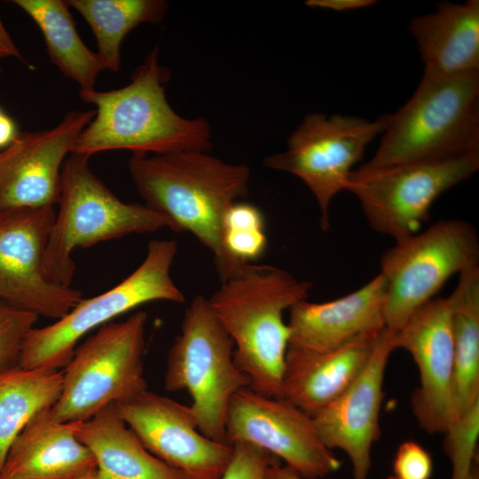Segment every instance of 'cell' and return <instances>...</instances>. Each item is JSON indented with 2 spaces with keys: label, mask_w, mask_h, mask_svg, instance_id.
Returning <instances> with one entry per match:
<instances>
[{
  "label": "cell",
  "mask_w": 479,
  "mask_h": 479,
  "mask_svg": "<svg viewBox=\"0 0 479 479\" xmlns=\"http://www.w3.org/2000/svg\"><path fill=\"white\" fill-rule=\"evenodd\" d=\"M265 479H305L296 471L287 466H281L280 462L270 465L265 473Z\"/></svg>",
  "instance_id": "e575fe53"
},
{
  "label": "cell",
  "mask_w": 479,
  "mask_h": 479,
  "mask_svg": "<svg viewBox=\"0 0 479 479\" xmlns=\"http://www.w3.org/2000/svg\"><path fill=\"white\" fill-rule=\"evenodd\" d=\"M393 472L399 479H429L433 473L432 457L421 444L405 441L396 452Z\"/></svg>",
  "instance_id": "4dcf8cb0"
},
{
  "label": "cell",
  "mask_w": 479,
  "mask_h": 479,
  "mask_svg": "<svg viewBox=\"0 0 479 479\" xmlns=\"http://www.w3.org/2000/svg\"><path fill=\"white\" fill-rule=\"evenodd\" d=\"M90 27L98 54L114 73L121 67V44L124 37L141 23H160L168 10L164 0H68Z\"/></svg>",
  "instance_id": "484cf974"
},
{
  "label": "cell",
  "mask_w": 479,
  "mask_h": 479,
  "mask_svg": "<svg viewBox=\"0 0 479 479\" xmlns=\"http://www.w3.org/2000/svg\"><path fill=\"white\" fill-rule=\"evenodd\" d=\"M226 444H255L305 479H318L342 465L322 442L312 417L284 398L268 397L249 388L232 397L225 421Z\"/></svg>",
  "instance_id": "7c38bea8"
},
{
  "label": "cell",
  "mask_w": 479,
  "mask_h": 479,
  "mask_svg": "<svg viewBox=\"0 0 479 479\" xmlns=\"http://www.w3.org/2000/svg\"><path fill=\"white\" fill-rule=\"evenodd\" d=\"M75 433L95 458L94 479H187L147 451L114 403L76 422Z\"/></svg>",
  "instance_id": "7402d4cb"
},
{
  "label": "cell",
  "mask_w": 479,
  "mask_h": 479,
  "mask_svg": "<svg viewBox=\"0 0 479 479\" xmlns=\"http://www.w3.org/2000/svg\"><path fill=\"white\" fill-rule=\"evenodd\" d=\"M90 156L70 153L61 169L59 211L49 236L43 275L70 287L75 271L72 253L133 233H152L166 221L145 204L121 200L93 173Z\"/></svg>",
  "instance_id": "5b68a950"
},
{
  "label": "cell",
  "mask_w": 479,
  "mask_h": 479,
  "mask_svg": "<svg viewBox=\"0 0 479 479\" xmlns=\"http://www.w3.org/2000/svg\"><path fill=\"white\" fill-rule=\"evenodd\" d=\"M444 435V450L452 465L451 479H467L475 464L479 402L454 419Z\"/></svg>",
  "instance_id": "83f0119b"
},
{
  "label": "cell",
  "mask_w": 479,
  "mask_h": 479,
  "mask_svg": "<svg viewBox=\"0 0 479 479\" xmlns=\"http://www.w3.org/2000/svg\"><path fill=\"white\" fill-rule=\"evenodd\" d=\"M389 115L375 121L360 117L310 113L288 137L287 149L267 156L263 165L299 177L314 195L320 226L330 228L333 199L346 191L352 167L367 145L388 126Z\"/></svg>",
  "instance_id": "8fae6325"
},
{
  "label": "cell",
  "mask_w": 479,
  "mask_h": 479,
  "mask_svg": "<svg viewBox=\"0 0 479 479\" xmlns=\"http://www.w3.org/2000/svg\"><path fill=\"white\" fill-rule=\"evenodd\" d=\"M94 115L95 110H71L55 127L18 132L0 150V213L58 203L63 163Z\"/></svg>",
  "instance_id": "9a60e30c"
},
{
  "label": "cell",
  "mask_w": 479,
  "mask_h": 479,
  "mask_svg": "<svg viewBox=\"0 0 479 479\" xmlns=\"http://www.w3.org/2000/svg\"><path fill=\"white\" fill-rule=\"evenodd\" d=\"M467 479H479V472L476 464L472 467Z\"/></svg>",
  "instance_id": "d590c367"
},
{
  "label": "cell",
  "mask_w": 479,
  "mask_h": 479,
  "mask_svg": "<svg viewBox=\"0 0 479 479\" xmlns=\"http://www.w3.org/2000/svg\"><path fill=\"white\" fill-rule=\"evenodd\" d=\"M63 370L16 366L0 373V473L7 452L24 427L60 397Z\"/></svg>",
  "instance_id": "d4e9b609"
},
{
  "label": "cell",
  "mask_w": 479,
  "mask_h": 479,
  "mask_svg": "<svg viewBox=\"0 0 479 479\" xmlns=\"http://www.w3.org/2000/svg\"><path fill=\"white\" fill-rule=\"evenodd\" d=\"M41 30L51 62L81 90H94L105 67L79 36L67 1L14 0Z\"/></svg>",
  "instance_id": "cb8c5ba5"
},
{
  "label": "cell",
  "mask_w": 479,
  "mask_h": 479,
  "mask_svg": "<svg viewBox=\"0 0 479 479\" xmlns=\"http://www.w3.org/2000/svg\"><path fill=\"white\" fill-rule=\"evenodd\" d=\"M18 132L12 119L3 114L0 116V149L8 146Z\"/></svg>",
  "instance_id": "836d02e7"
},
{
  "label": "cell",
  "mask_w": 479,
  "mask_h": 479,
  "mask_svg": "<svg viewBox=\"0 0 479 479\" xmlns=\"http://www.w3.org/2000/svg\"><path fill=\"white\" fill-rule=\"evenodd\" d=\"M450 295L453 335L452 421L479 402V268L459 274L457 287Z\"/></svg>",
  "instance_id": "603a6c76"
},
{
  "label": "cell",
  "mask_w": 479,
  "mask_h": 479,
  "mask_svg": "<svg viewBox=\"0 0 479 479\" xmlns=\"http://www.w3.org/2000/svg\"><path fill=\"white\" fill-rule=\"evenodd\" d=\"M417 43L424 74L455 77L479 74V1L442 2L408 27Z\"/></svg>",
  "instance_id": "44dd1931"
},
{
  "label": "cell",
  "mask_w": 479,
  "mask_h": 479,
  "mask_svg": "<svg viewBox=\"0 0 479 479\" xmlns=\"http://www.w3.org/2000/svg\"><path fill=\"white\" fill-rule=\"evenodd\" d=\"M231 460L220 479H265L267 467L279 462L273 454L247 442L232 444Z\"/></svg>",
  "instance_id": "f546056e"
},
{
  "label": "cell",
  "mask_w": 479,
  "mask_h": 479,
  "mask_svg": "<svg viewBox=\"0 0 479 479\" xmlns=\"http://www.w3.org/2000/svg\"><path fill=\"white\" fill-rule=\"evenodd\" d=\"M132 181L145 205L160 215L167 227L192 234L214 256L221 282L244 264L224 245V225L230 208L249 192L247 164L224 161L204 151L164 154L133 153Z\"/></svg>",
  "instance_id": "6da1fadb"
},
{
  "label": "cell",
  "mask_w": 479,
  "mask_h": 479,
  "mask_svg": "<svg viewBox=\"0 0 479 479\" xmlns=\"http://www.w3.org/2000/svg\"><path fill=\"white\" fill-rule=\"evenodd\" d=\"M37 320L33 313L0 304V373L19 366L25 338Z\"/></svg>",
  "instance_id": "f1b7e54d"
},
{
  "label": "cell",
  "mask_w": 479,
  "mask_h": 479,
  "mask_svg": "<svg viewBox=\"0 0 479 479\" xmlns=\"http://www.w3.org/2000/svg\"><path fill=\"white\" fill-rule=\"evenodd\" d=\"M1 71H2V69H1V66H0V74H1Z\"/></svg>",
  "instance_id": "ab89813d"
},
{
  "label": "cell",
  "mask_w": 479,
  "mask_h": 479,
  "mask_svg": "<svg viewBox=\"0 0 479 479\" xmlns=\"http://www.w3.org/2000/svg\"><path fill=\"white\" fill-rule=\"evenodd\" d=\"M479 169V152L381 169L360 167L346 191L359 201L369 225L395 241L420 231L434 201Z\"/></svg>",
  "instance_id": "30bf717a"
},
{
  "label": "cell",
  "mask_w": 479,
  "mask_h": 479,
  "mask_svg": "<svg viewBox=\"0 0 479 479\" xmlns=\"http://www.w3.org/2000/svg\"><path fill=\"white\" fill-rule=\"evenodd\" d=\"M312 284L266 264L246 263L208 298L211 310L233 342L236 365L249 389L282 398L289 345L284 312L307 298Z\"/></svg>",
  "instance_id": "7a4b0ae2"
},
{
  "label": "cell",
  "mask_w": 479,
  "mask_h": 479,
  "mask_svg": "<svg viewBox=\"0 0 479 479\" xmlns=\"http://www.w3.org/2000/svg\"><path fill=\"white\" fill-rule=\"evenodd\" d=\"M169 77V70L159 64L155 47L124 87L107 91L80 90V98L96 109L72 153L91 157L122 149L141 154L210 152L209 122L204 117L185 118L174 111L165 94Z\"/></svg>",
  "instance_id": "3957f363"
},
{
  "label": "cell",
  "mask_w": 479,
  "mask_h": 479,
  "mask_svg": "<svg viewBox=\"0 0 479 479\" xmlns=\"http://www.w3.org/2000/svg\"><path fill=\"white\" fill-rule=\"evenodd\" d=\"M75 423L57 420L51 408L37 412L12 444L0 479H78L96 470Z\"/></svg>",
  "instance_id": "d6986e66"
},
{
  "label": "cell",
  "mask_w": 479,
  "mask_h": 479,
  "mask_svg": "<svg viewBox=\"0 0 479 479\" xmlns=\"http://www.w3.org/2000/svg\"><path fill=\"white\" fill-rule=\"evenodd\" d=\"M395 332L382 329L359 375L334 400L312 417L325 445L342 450L352 465L354 479H366L371 452L379 439V415L383 399L386 366L393 350Z\"/></svg>",
  "instance_id": "e0dca14e"
},
{
  "label": "cell",
  "mask_w": 479,
  "mask_h": 479,
  "mask_svg": "<svg viewBox=\"0 0 479 479\" xmlns=\"http://www.w3.org/2000/svg\"><path fill=\"white\" fill-rule=\"evenodd\" d=\"M177 253L175 240H151L143 262L118 285L82 298L53 324L32 328L23 342L19 366L59 370L71 360L77 342L94 328L150 302H185L184 293L170 275Z\"/></svg>",
  "instance_id": "52a82bcc"
},
{
  "label": "cell",
  "mask_w": 479,
  "mask_h": 479,
  "mask_svg": "<svg viewBox=\"0 0 479 479\" xmlns=\"http://www.w3.org/2000/svg\"><path fill=\"white\" fill-rule=\"evenodd\" d=\"M395 349L406 350L420 373L412 395L419 426L444 434L452 411L453 335L451 295L436 296L417 309L394 335Z\"/></svg>",
  "instance_id": "2e32d148"
},
{
  "label": "cell",
  "mask_w": 479,
  "mask_h": 479,
  "mask_svg": "<svg viewBox=\"0 0 479 479\" xmlns=\"http://www.w3.org/2000/svg\"><path fill=\"white\" fill-rule=\"evenodd\" d=\"M386 479H399V478H397V477L395 476V475H389V476H388Z\"/></svg>",
  "instance_id": "74e56055"
},
{
  "label": "cell",
  "mask_w": 479,
  "mask_h": 479,
  "mask_svg": "<svg viewBox=\"0 0 479 479\" xmlns=\"http://www.w3.org/2000/svg\"><path fill=\"white\" fill-rule=\"evenodd\" d=\"M373 157L361 167L381 169L479 152V74H423L411 98L389 115Z\"/></svg>",
  "instance_id": "277c9868"
},
{
  "label": "cell",
  "mask_w": 479,
  "mask_h": 479,
  "mask_svg": "<svg viewBox=\"0 0 479 479\" xmlns=\"http://www.w3.org/2000/svg\"><path fill=\"white\" fill-rule=\"evenodd\" d=\"M4 113L2 112V110L0 109V116L3 114Z\"/></svg>",
  "instance_id": "f35d334b"
},
{
  "label": "cell",
  "mask_w": 479,
  "mask_h": 479,
  "mask_svg": "<svg viewBox=\"0 0 479 479\" xmlns=\"http://www.w3.org/2000/svg\"><path fill=\"white\" fill-rule=\"evenodd\" d=\"M380 332L361 336L327 351L288 347L282 380V398L313 416L341 395L359 375Z\"/></svg>",
  "instance_id": "ffe728a7"
},
{
  "label": "cell",
  "mask_w": 479,
  "mask_h": 479,
  "mask_svg": "<svg viewBox=\"0 0 479 479\" xmlns=\"http://www.w3.org/2000/svg\"><path fill=\"white\" fill-rule=\"evenodd\" d=\"M95 471L96 470H94L93 472L89 473V474H87V475H85L82 477H80L78 479H94Z\"/></svg>",
  "instance_id": "8d00e7d4"
},
{
  "label": "cell",
  "mask_w": 479,
  "mask_h": 479,
  "mask_svg": "<svg viewBox=\"0 0 479 479\" xmlns=\"http://www.w3.org/2000/svg\"><path fill=\"white\" fill-rule=\"evenodd\" d=\"M55 216L53 207L0 213V298L14 309L58 320L82 294L44 278L45 250Z\"/></svg>",
  "instance_id": "4fadbf2b"
},
{
  "label": "cell",
  "mask_w": 479,
  "mask_h": 479,
  "mask_svg": "<svg viewBox=\"0 0 479 479\" xmlns=\"http://www.w3.org/2000/svg\"><path fill=\"white\" fill-rule=\"evenodd\" d=\"M114 404L147 451L187 479L223 475L232 446L202 435L189 405L148 389Z\"/></svg>",
  "instance_id": "5bb4252c"
},
{
  "label": "cell",
  "mask_w": 479,
  "mask_h": 479,
  "mask_svg": "<svg viewBox=\"0 0 479 479\" xmlns=\"http://www.w3.org/2000/svg\"><path fill=\"white\" fill-rule=\"evenodd\" d=\"M146 321L147 314L137 311L124 321L108 322L75 349L51 408L57 420H87L107 404L148 389L143 363Z\"/></svg>",
  "instance_id": "ba28073f"
},
{
  "label": "cell",
  "mask_w": 479,
  "mask_h": 479,
  "mask_svg": "<svg viewBox=\"0 0 479 479\" xmlns=\"http://www.w3.org/2000/svg\"><path fill=\"white\" fill-rule=\"evenodd\" d=\"M3 58H16L24 61L20 51L0 19V59Z\"/></svg>",
  "instance_id": "d6a6232c"
},
{
  "label": "cell",
  "mask_w": 479,
  "mask_h": 479,
  "mask_svg": "<svg viewBox=\"0 0 479 479\" xmlns=\"http://www.w3.org/2000/svg\"><path fill=\"white\" fill-rule=\"evenodd\" d=\"M224 245L229 255L241 264L258 259L267 247L262 211L248 202H235L224 219Z\"/></svg>",
  "instance_id": "4316f807"
},
{
  "label": "cell",
  "mask_w": 479,
  "mask_h": 479,
  "mask_svg": "<svg viewBox=\"0 0 479 479\" xmlns=\"http://www.w3.org/2000/svg\"><path fill=\"white\" fill-rule=\"evenodd\" d=\"M375 3L374 0H308L304 4L311 8L346 12L367 8Z\"/></svg>",
  "instance_id": "1f68e13d"
},
{
  "label": "cell",
  "mask_w": 479,
  "mask_h": 479,
  "mask_svg": "<svg viewBox=\"0 0 479 479\" xmlns=\"http://www.w3.org/2000/svg\"><path fill=\"white\" fill-rule=\"evenodd\" d=\"M386 283L379 273L366 284L340 298L312 302L306 299L289 310L288 347L308 351L340 348L385 328Z\"/></svg>",
  "instance_id": "ac0fdd59"
},
{
  "label": "cell",
  "mask_w": 479,
  "mask_h": 479,
  "mask_svg": "<svg viewBox=\"0 0 479 479\" xmlns=\"http://www.w3.org/2000/svg\"><path fill=\"white\" fill-rule=\"evenodd\" d=\"M385 280V327L398 331L454 274L479 268L476 229L459 218L439 220L400 240L380 260Z\"/></svg>",
  "instance_id": "9c48e42d"
},
{
  "label": "cell",
  "mask_w": 479,
  "mask_h": 479,
  "mask_svg": "<svg viewBox=\"0 0 479 479\" xmlns=\"http://www.w3.org/2000/svg\"><path fill=\"white\" fill-rule=\"evenodd\" d=\"M233 342L201 294L186 308L179 334L167 356L164 387L185 390L199 431L226 444L225 421L230 402L239 390L249 388V378L233 359Z\"/></svg>",
  "instance_id": "8992f818"
}]
</instances>
